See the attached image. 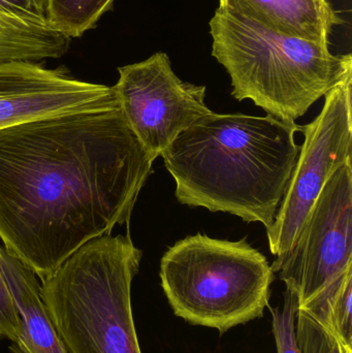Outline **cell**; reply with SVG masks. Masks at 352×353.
<instances>
[{
    "label": "cell",
    "mask_w": 352,
    "mask_h": 353,
    "mask_svg": "<svg viewBox=\"0 0 352 353\" xmlns=\"http://www.w3.org/2000/svg\"><path fill=\"white\" fill-rule=\"evenodd\" d=\"M153 157L119 109L43 116L0 130V239L41 281L127 223Z\"/></svg>",
    "instance_id": "obj_1"
},
{
    "label": "cell",
    "mask_w": 352,
    "mask_h": 353,
    "mask_svg": "<svg viewBox=\"0 0 352 353\" xmlns=\"http://www.w3.org/2000/svg\"><path fill=\"white\" fill-rule=\"evenodd\" d=\"M298 132L303 126L270 115L211 112L161 157L175 179L179 203L260 222L268 230L299 157Z\"/></svg>",
    "instance_id": "obj_2"
},
{
    "label": "cell",
    "mask_w": 352,
    "mask_h": 353,
    "mask_svg": "<svg viewBox=\"0 0 352 353\" xmlns=\"http://www.w3.org/2000/svg\"><path fill=\"white\" fill-rule=\"evenodd\" d=\"M212 55L231 77V95L250 99L267 115L295 124L314 103L352 74V55L273 32L219 6L210 21Z\"/></svg>",
    "instance_id": "obj_3"
},
{
    "label": "cell",
    "mask_w": 352,
    "mask_h": 353,
    "mask_svg": "<svg viewBox=\"0 0 352 353\" xmlns=\"http://www.w3.org/2000/svg\"><path fill=\"white\" fill-rule=\"evenodd\" d=\"M143 252L127 236H99L41 281L45 306L68 353H142L132 285Z\"/></svg>",
    "instance_id": "obj_4"
},
{
    "label": "cell",
    "mask_w": 352,
    "mask_h": 353,
    "mask_svg": "<svg viewBox=\"0 0 352 353\" xmlns=\"http://www.w3.org/2000/svg\"><path fill=\"white\" fill-rule=\"evenodd\" d=\"M274 274L246 238L231 242L202 234L169 247L159 272L174 314L220 334L264 316Z\"/></svg>",
    "instance_id": "obj_5"
},
{
    "label": "cell",
    "mask_w": 352,
    "mask_h": 353,
    "mask_svg": "<svg viewBox=\"0 0 352 353\" xmlns=\"http://www.w3.org/2000/svg\"><path fill=\"white\" fill-rule=\"evenodd\" d=\"M352 74L324 95L320 115L303 126L305 137L274 223L267 230L275 261L284 257L331 176L351 161Z\"/></svg>",
    "instance_id": "obj_6"
},
{
    "label": "cell",
    "mask_w": 352,
    "mask_h": 353,
    "mask_svg": "<svg viewBox=\"0 0 352 353\" xmlns=\"http://www.w3.org/2000/svg\"><path fill=\"white\" fill-rule=\"evenodd\" d=\"M352 265V165H341L324 185L295 244L271 268L297 296L311 300Z\"/></svg>",
    "instance_id": "obj_7"
},
{
    "label": "cell",
    "mask_w": 352,
    "mask_h": 353,
    "mask_svg": "<svg viewBox=\"0 0 352 353\" xmlns=\"http://www.w3.org/2000/svg\"><path fill=\"white\" fill-rule=\"evenodd\" d=\"M115 85L120 110L130 130L156 159L190 125L210 114L206 87L176 76L167 54L118 68Z\"/></svg>",
    "instance_id": "obj_8"
},
{
    "label": "cell",
    "mask_w": 352,
    "mask_h": 353,
    "mask_svg": "<svg viewBox=\"0 0 352 353\" xmlns=\"http://www.w3.org/2000/svg\"><path fill=\"white\" fill-rule=\"evenodd\" d=\"M119 108L114 87L83 82L37 62H0V130L43 116Z\"/></svg>",
    "instance_id": "obj_9"
},
{
    "label": "cell",
    "mask_w": 352,
    "mask_h": 353,
    "mask_svg": "<svg viewBox=\"0 0 352 353\" xmlns=\"http://www.w3.org/2000/svg\"><path fill=\"white\" fill-rule=\"evenodd\" d=\"M352 265L303 306L295 332L301 353H331L338 344L352 347Z\"/></svg>",
    "instance_id": "obj_10"
},
{
    "label": "cell",
    "mask_w": 352,
    "mask_h": 353,
    "mask_svg": "<svg viewBox=\"0 0 352 353\" xmlns=\"http://www.w3.org/2000/svg\"><path fill=\"white\" fill-rule=\"evenodd\" d=\"M273 32L329 47L333 27L343 22L329 0H220Z\"/></svg>",
    "instance_id": "obj_11"
},
{
    "label": "cell",
    "mask_w": 352,
    "mask_h": 353,
    "mask_svg": "<svg viewBox=\"0 0 352 353\" xmlns=\"http://www.w3.org/2000/svg\"><path fill=\"white\" fill-rule=\"evenodd\" d=\"M0 269L14 300L21 321L19 353H68L45 306L41 281L3 246Z\"/></svg>",
    "instance_id": "obj_12"
},
{
    "label": "cell",
    "mask_w": 352,
    "mask_h": 353,
    "mask_svg": "<svg viewBox=\"0 0 352 353\" xmlns=\"http://www.w3.org/2000/svg\"><path fill=\"white\" fill-rule=\"evenodd\" d=\"M115 0H48L49 24L66 37H79L96 25Z\"/></svg>",
    "instance_id": "obj_13"
},
{
    "label": "cell",
    "mask_w": 352,
    "mask_h": 353,
    "mask_svg": "<svg viewBox=\"0 0 352 353\" xmlns=\"http://www.w3.org/2000/svg\"><path fill=\"white\" fill-rule=\"evenodd\" d=\"M272 314V332L276 344V353H301L296 339L295 323L298 299L291 290H287L282 308L268 306Z\"/></svg>",
    "instance_id": "obj_14"
},
{
    "label": "cell",
    "mask_w": 352,
    "mask_h": 353,
    "mask_svg": "<svg viewBox=\"0 0 352 353\" xmlns=\"http://www.w3.org/2000/svg\"><path fill=\"white\" fill-rule=\"evenodd\" d=\"M8 339L18 346L21 340V321L14 300L0 269V341Z\"/></svg>",
    "instance_id": "obj_15"
},
{
    "label": "cell",
    "mask_w": 352,
    "mask_h": 353,
    "mask_svg": "<svg viewBox=\"0 0 352 353\" xmlns=\"http://www.w3.org/2000/svg\"><path fill=\"white\" fill-rule=\"evenodd\" d=\"M0 14L30 24L51 26L48 21V0H0Z\"/></svg>",
    "instance_id": "obj_16"
},
{
    "label": "cell",
    "mask_w": 352,
    "mask_h": 353,
    "mask_svg": "<svg viewBox=\"0 0 352 353\" xmlns=\"http://www.w3.org/2000/svg\"><path fill=\"white\" fill-rule=\"evenodd\" d=\"M10 20L6 14H0V43L3 41L8 33V26H10Z\"/></svg>",
    "instance_id": "obj_17"
},
{
    "label": "cell",
    "mask_w": 352,
    "mask_h": 353,
    "mask_svg": "<svg viewBox=\"0 0 352 353\" xmlns=\"http://www.w3.org/2000/svg\"><path fill=\"white\" fill-rule=\"evenodd\" d=\"M331 353H352V347L344 344H338Z\"/></svg>",
    "instance_id": "obj_18"
}]
</instances>
